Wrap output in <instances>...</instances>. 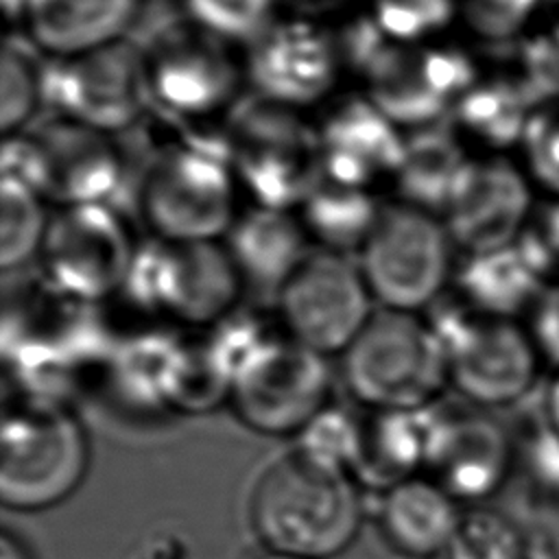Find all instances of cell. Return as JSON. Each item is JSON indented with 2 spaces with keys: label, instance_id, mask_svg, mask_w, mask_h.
<instances>
[{
  "label": "cell",
  "instance_id": "obj_1",
  "mask_svg": "<svg viewBox=\"0 0 559 559\" xmlns=\"http://www.w3.org/2000/svg\"><path fill=\"white\" fill-rule=\"evenodd\" d=\"M249 518L260 542L282 559H325L354 539L360 500L341 463L304 445L264 469Z\"/></svg>",
  "mask_w": 559,
  "mask_h": 559
},
{
  "label": "cell",
  "instance_id": "obj_2",
  "mask_svg": "<svg viewBox=\"0 0 559 559\" xmlns=\"http://www.w3.org/2000/svg\"><path fill=\"white\" fill-rule=\"evenodd\" d=\"M238 186L221 131L210 138L192 131L157 148L138 186L133 214L153 238L223 240L240 216Z\"/></svg>",
  "mask_w": 559,
  "mask_h": 559
},
{
  "label": "cell",
  "instance_id": "obj_3",
  "mask_svg": "<svg viewBox=\"0 0 559 559\" xmlns=\"http://www.w3.org/2000/svg\"><path fill=\"white\" fill-rule=\"evenodd\" d=\"M227 162L255 205L293 210L323 177L319 127L262 94L240 96L223 118Z\"/></svg>",
  "mask_w": 559,
  "mask_h": 559
},
{
  "label": "cell",
  "instance_id": "obj_4",
  "mask_svg": "<svg viewBox=\"0 0 559 559\" xmlns=\"http://www.w3.org/2000/svg\"><path fill=\"white\" fill-rule=\"evenodd\" d=\"M343 378L369 408L408 413L435 400L448 358L435 328L415 312L376 308L343 352Z\"/></svg>",
  "mask_w": 559,
  "mask_h": 559
},
{
  "label": "cell",
  "instance_id": "obj_5",
  "mask_svg": "<svg viewBox=\"0 0 559 559\" xmlns=\"http://www.w3.org/2000/svg\"><path fill=\"white\" fill-rule=\"evenodd\" d=\"M2 173L24 179L57 207L114 205L124 164L116 135L52 114L28 131L7 138Z\"/></svg>",
  "mask_w": 559,
  "mask_h": 559
},
{
  "label": "cell",
  "instance_id": "obj_6",
  "mask_svg": "<svg viewBox=\"0 0 559 559\" xmlns=\"http://www.w3.org/2000/svg\"><path fill=\"white\" fill-rule=\"evenodd\" d=\"M245 293L238 269L221 240L138 245L120 295L144 312L190 325L227 319Z\"/></svg>",
  "mask_w": 559,
  "mask_h": 559
},
{
  "label": "cell",
  "instance_id": "obj_7",
  "mask_svg": "<svg viewBox=\"0 0 559 559\" xmlns=\"http://www.w3.org/2000/svg\"><path fill=\"white\" fill-rule=\"evenodd\" d=\"M452 238L435 212L397 201L358 251V266L378 308L415 312L437 304L452 273Z\"/></svg>",
  "mask_w": 559,
  "mask_h": 559
},
{
  "label": "cell",
  "instance_id": "obj_8",
  "mask_svg": "<svg viewBox=\"0 0 559 559\" xmlns=\"http://www.w3.org/2000/svg\"><path fill=\"white\" fill-rule=\"evenodd\" d=\"M443 343L448 380L480 406L518 402L537 380L539 349L513 319L456 304L430 323Z\"/></svg>",
  "mask_w": 559,
  "mask_h": 559
},
{
  "label": "cell",
  "instance_id": "obj_9",
  "mask_svg": "<svg viewBox=\"0 0 559 559\" xmlns=\"http://www.w3.org/2000/svg\"><path fill=\"white\" fill-rule=\"evenodd\" d=\"M111 203L57 207L37 269L68 299L98 304L122 290L138 245Z\"/></svg>",
  "mask_w": 559,
  "mask_h": 559
},
{
  "label": "cell",
  "instance_id": "obj_10",
  "mask_svg": "<svg viewBox=\"0 0 559 559\" xmlns=\"http://www.w3.org/2000/svg\"><path fill=\"white\" fill-rule=\"evenodd\" d=\"M153 109L173 124L201 122L223 114L240 98L242 72L227 41L205 33L183 15L144 44Z\"/></svg>",
  "mask_w": 559,
  "mask_h": 559
},
{
  "label": "cell",
  "instance_id": "obj_11",
  "mask_svg": "<svg viewBox=\"0 0 559 559\" xmlns=\"http://www.w3.org/2000/svg\"><path fill=\"white\" fill-rule=\"evenodd\" d=\"M151 109L146 57L129 37L74 57L52 59V114L120 135L144 122Z\"/></svg>",
  "mask_w": 559,
  "mask_h": 559
},
{
  "label": "cell",
  "instance_id": "obj_12",
  "mask_svg": "<svg viewBox=\"0 0 559 559\" xmlns=\"http://www.w3.org/2000/svg\"><path fill=\"white\" fill-rule=\"evenodd\" d=\"M365 96L400 129L450 122L478 81L472 59L428 41H389L362 72Z\"/></svg>",
  "mask_w": 559,
  "mask_h": 559
},
{
  "label": "cell",
  "instance_id": "obj_13",
  "mask_svg": "<svg viewBox=\"0 0 559 559\" xmlns=\"http://www.w3.org/2000/svg\"><path fill=\"white\" fill-rule=\"evenodd\" d=\"M288 338L328 356L343 354L378 308L358 262L314 247L280 290Z\"/></svg>",
  "mask_w": 559,
  "mask_h": 559
},
{
  "label": "cell",
  "instance_id": "obj_14",
  "mask_svg": "<svg viewBox=\"0 0 559 559\" xmlns=\"http://www.w3.org/2000/svg\"><path fill=\"white\" fill-rule=\"evenodd\" d=\"M325 356L293 338H262L236 365L231 400L262 432H290L314 419L328 395Z\"/></svg>",
  "mask_w": 559,
  "mask_h": 559
},
{
  "label": "cell",
  "instance_id": "obj_15",
  "mask_svg": "<svg viewBox=\"0 0 559 559\" xmlns=\"http://www.w3.org/2000/svg\"><path fill=\"white\" fill-rule=\"evenodd\" d=\"M87 443L81 426L59 411L17 413L2 432V502L20 511L63 500L81 483Z\"/></svg>",
  "mask_w": 559,
  "mask_h": 559
},
{
  "label": "cell",
  "instance_id": "obj_16",
  "mask_svg": "<svg viewBox=\"0 0 559 559\" xmlns=\"http://www.w3.org/2000/svg\"><path fill=\"white\" fill-rule=\"evenodd\" d=\"M341 70L336 37L310 20L271 24L249 44L245 61L251 92L295 109L328 96Z\"/></svg>",
  "mask_w": 559,
  "mask_h": 559
},
{
  "label": "cell",
  "instance_id": "obj_17",
  "mask_svg": "<svg viewBox=\"0 0 559 559\" xmlns=\"http://www.w3.org/2000/svg\"><path fill=\"white\" fill-rule=\"evenodd\" d=\"M531 214V190L520 168L502 157L469 159L441 214L452 242L467 255L518 242Z\"/></svg>",
  "mask_w": 559,
  "mask_h": 559
},
{
  "label": "cell",
  "instance_id": "obj_18",
  "mask_svg": "<svg viewBox=\"0 0 559 559\" xmlns=\"http://www.w3.org/2000/svg\"><path fill=\"white\" fill-rule=\"evenodd\" d=\"M404 133L367 96L336 103L319 124L323 177L367 188L395 177Z\"/></svg>",
  "mask_w": 559,
  "mask_h": 559
},
{
  "label": "cell",
  "instance_id": "obj_19",
  "mask_svg": "<svg viewBox=\"0 0 559 559\" xmlns=\"http://www.w3.org/2000/svg\"><path fill=\"white\" fill-rule=\"evenodd\" d=\"M424 461L452 498H480L504 478L509 441L478 413H441L424 428Z\"/></svg>",
  "mask_w": 559,
  "mask_h": 559
},
{
  "label": "cell",
  "instance_id": "obj_20",
  "mask_svg": "<svg viewBox=\"0 0 559 559\" xmlns=\"http://www.w3.org/2000/svg\"><path fill=\"white\" fill-rule=\"evenodd\" d=\"M245 293L277 299L284 284L312 251L304 221L293 210L255 205L240 214L225 236Z\"/></svg>",
  "mask_w": 559,
  "mask_h": 559
},
{
  "label": "cell",
  "instance_id": "obj_21",
  "mask_svg": "<svg viewBox=\"0 0 559 559\" xmlns=\"http://www.w3.org/2000/svg\"><path fill=\"white\" fill-rule=\"evenodd\" d=\"M140 0H26V35L52 59L74 57L129 35Z\"/></svg>",
  "mask_w": 559,
  "mask_h": 559
},
{
  "label": "cell",
  "instance_id": "obj_22",
  "mask_svg": "<svg viewBox=\"0 0 559 559\" xmlns=\"http://www.w3.org/2000/svg\"><path fill=\"white\" fill-rule=\"evenodd\" d=\"M459 524L452 496L432 480L406 478L393 485L382 502L386 539L411 557L443 555Z\"/></svg>",
  "mask_w": 559,
  "mask_h": 559
},
{
  "label": "cell",
  "instance_id": "obj_23",
  "mask_svg": "<svg viewBox=\"0 0 559 559\" xmlns=\"http://www.w3.org/2000/svg\"><path fill=\"white\" fill-rule=\"evenodd\" d=\"M467 162L463 142L452 122L408 131L393 177L402 194L400 201L441 216Z\"/></svg>",
  "mask_w": 559,
  "mask_h": 559
},
{
  "label": "cell",
  "instance_id": "obj_24",
  "mask_svg": "<svg viewBox=\"0 0 559 559\" xmlns=\"http://www.w3.org/2000/svg\"><path fill=\"white\" fill-rule=\"evenodd\" d=\"M456 284L467 306L507 319H513L528 306H537L546 293L544 275L520 242L467 255L456 273Z\"/></svg>",
  "mask_w": 559,
  "mask_h": 559
},
{
  "label": "cell",
  "instance_id": "obj_25",
  "mask_svg": "<svg viewBox=\"0 0 559 559\" xmlns=\"http://www.w3.org/2000/svg\"><path fill=\"white\" fill-rule=\"evenodd\" d=\"M299 207L310 240L319 249L345 255H358L382 210L371 190L328 177H321Z\"/></svg>",
  "mask_w": 559,
  "mask_h": 559
},
{
  "label": "cell",
  "instance_id": "obj_26",
  "mask_svg": "<svg viewBox=\"0 0 559 559\" xmlns=\"http://www.w3.org/2000/svg\"><path fill=\"white\" fill-rule=\"evenodd\" d=\"M46 57L26 33L7 35L0 66V122L7 138L50 116L52 61Z\"/></svg>",
  "mask_w": 559,
  "mask_h": 559
},
{
  "label": "cell",
  "instance_id": "obj_27",
  "mask_svg": "<svg viewBox=\"0 0 559 559\" xmlns=\"http://www.w3.org/2000/svg\"><path fill=\"white\" fill-rule=\"evenodd\" d=\"M535 96L522 81L491 79L476 81L452 114V127L487 146L522 142L533 114Z\"/></svg>",
  "mask_w": 559,
  "mask_h": 559
},
{
  "label": "cell",
  "instance_id": "obj_28",
  "mask_svg": "<svg viewBox=\"0 0 559 559\" xmlns=\"http://www.w3.org/2000/svg\"><path fill=\"white\" fill-rule=\"evenodd\" d=\"M424 461V430L411 424L406 413L378 415L365 428H352L347 465L360 476L389 489L406 478Z\"/></svg>",
  "mask_w": 559,
  "mask_h": 559
},
{
  "label": "cell",
  "instance_id": "obj_29",
  "mask_svg": "<svg viewBox=\"0 0 559 559\" xmlns=\"http://www.w3.org/2000/svg\"><path fill=\"white\" fill-rule=\"evenodd\" d=\"M46 199L15 175L2 173L0 186V266L15 273L37 266L50 225Z\"/></svg>",
  "mask_w": 559,
  "mask_h": 559
},
{
  "label": "cell",
  "instance_id": "obj_30",
  "mask_svg": "<svg viewBox=\"0 0 559 559\" xmlns=\"http://www.w3.org/2000/svg\"><path fill=\"white\" fill-rule=\"evenodd\" d=\"M192 24L227 44H253L275 24V0H181Z\"/></svg>",
  "mask_w": 559,
  "mask_h": 559
},
{
  "label": "cell",
  "instance_id": "obj_31",
  "mask_svg": "<svg viewBox=\"0 0 559 559\" xmlns=\"http://www.w3.org/2000/svg\"><path fill=\"white\" fill-rule=\"evenodd\" d=\"M459 11V0H373L371 17L393 41H426Z\"/></svg>",
  "mask_w": 559,
  "mask_h": 559
},
{
  "label": "cell",
  "instance_id": "obj_32",
  "mask_svg": "<svg viewBox=\"0 0 559 559\" xmlns=\"http://www.w3.org/2000/svg\"><path fill=\"white\" fill-rule=\"evenodd\" d=\"M520 539L515 531L498 515L476 513L461 520L445 559H518Z\"/></svg>",
  "mask_w": 559,
  "mask_h": 559
},
{
  "label": "cell",
  "instance_id": "obj_33",
  "mask_svg": "<svg viewBox=\"0 0 559 559\" xmlns=\"http://www.w3.org/2000/svg\"><path fill=\"white\" fill-rule=\"evenodd\" d=\"M522 146L535 179L559 194V98L533 109Z\"/></svg>",
  "mask_w": 559,
  "mask_h": 559
},
{
  "label": "cell",
  "instance_id": "obj_34",
  "mask_svg": "<svg viewBox=\"0 0 559 559\" xmlns=\"http://www.w3.org/2000/svg\"><path fill=\"white\" fill-rule=\"evenodd\" d=\"M542 0H459L467 26L485 39H509L533 17Z\"/></svg>",
  "mask_w": 559,
  "mask_h": 559
},
{
  "label": "cell",
  "instance_id": "obj_35",
  "mask_svg": "<svg viewBox=\"0 0 559 559\" xmlns=\"http://www.w3.org/2000/svg\"><path fill=\"white\" fill-rule=\"evenodd\" d=\"M518 242L544 280L559 277V201L533 216Z\"/></svg>",
  "mask_w": 559,
  "mask_h": 559
},
{
  "label": "cell",
  "instance_id": "obj_36",
  "mask_svg": "<svg viewBox=\"0 0 559 559\" xmlns=\"http://www.w3.org/2000/svg\"><path fill=\"white\" fill-rule=\"evenodd\" d=\"M528 461L542 489L559 496V435L548 424L533 437Z\"/></svg>",
  "mask_w": 559,
  "mask_h": 559
},
{
  "label": "cell",
  "instance_id": "obj_37",
  "mask_svg": "<svg viewBox=\"0 0 559 559\" xmlns=\"http://www.w3.org/2000/svg\"><path fill=\"white\" fill-rule=\"evenodd\" d=\"M533 338L539 354L559 365V284L546 288L535 306Z\"/></svg>",
  "mask_w": 559,
  "mask_h": 559
},
{
  "label": "cell",
  "instance_id": "obj_38",
  "mask_svg": "<svg viewBox=\"0 0 559 559\" xmlns=\"http://www.w3.org/2000/svg\"><path fill=\"white\" fill-rule=\"evenodd\" d=\"M546 424L559 435V373L550 382V389L546 395Z\"/></svg>",
  "mask_w": 559,
  "mask_h": 559
},
{
  "label": "cell",
  "instance_id": "obj_39",
  "mask_svg": "<svg viewBox=\"0 0 559 559\" xmlns=\"http://www.w3.org/2000/svg\"><path fill=\"white\" fill-rule=\"evenodd\" d=\"M2 559H28L20 542H15L7 531L2 535Z\"/></svg>",
  "mask_w": 559,
  "mask_h": 559
},
{
  "label": "cell",
  "instance_id": "obj_40",
  "mask_svg": "<svg viewBox=\"0 0 559 559\" xmlns=\"http://www.w3.org/2000/svg\"><path fill=\"white\" fill-rule=\"evenodd\" d=\"M2 2H4V11H7L9 15L22 17V11H24L26 0H2Z\"/></svg>",
  "mask_w": 559,
  "mask_h": 559
},
{
  "label": "cell",
  "instance_id": "obj_41",
  "mask_svg": "<svg viewBox=\"0 0 559 559\" xmlns=\"http://www.w3.org/2000/svg\"><path fill=\"white\" fill-rule=\"evenodd\" d=\"M552 46H555V50L559 52V11H557V15H555V22H552V28H550V37H546Z\"/></svg>",
  "mask_w": 559,
  "mask_h": 559
},
{
  "label": "cell",
  "instance_id": "obj_42",
  "mask_svg": "<svg viewBox=\"0 0 559 559\" xmlns=\"http://www.w3.org/2000/svg\"><path fill=\"white\" fill-rule=\"evenodd\" d=\"M330 2H334V0H330Z\"/></svg>",
  "mask_w": 559,
  "mask_h": 559
}]
</instances>
